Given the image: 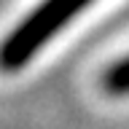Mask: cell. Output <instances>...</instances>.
Masks as SVG:
<instances>
[{"mask_svg": "<svg viewBox=\"0 0 129 129\" xmlns=\"http://www.w3.org/2000/svg\"><path fill=\"white\" fill-rule=\"evenodd\" d=\"M91 0H43L24 22H19L3 43L0 62L6 70H19Z\"/></svg>", "mask_w": 129, "mask_h": 129, "instance_id": "1", "label": "cell"}, {"mask_svg": "<svg viewBox=\"0 0 129 129\" xmlns=\"http://www.w3.org/2000/svg\"><path fill=\"white\" fill-rule=\"evenodd\" d=\"M102 86L110 94H129V56L110 64L102 75Z\"/></svg>", "mask_w": 129, "mask_h": 129, "instance_id": "2", "label": "cell"}]
</instances>
